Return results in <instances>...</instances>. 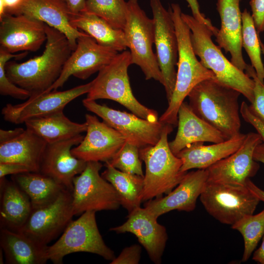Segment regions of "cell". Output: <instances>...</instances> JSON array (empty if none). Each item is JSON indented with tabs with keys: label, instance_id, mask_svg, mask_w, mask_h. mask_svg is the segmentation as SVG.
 <instances>
[{
	"label": "cell",
	"instance_id": "cell-20",
	"mask_svg": "<svg viewBox=\"0 0 264 264\" xmlns=\"http://www.w3.org/2000/svg\"><path fill=\"white\" fill-rule=\"evenodd\" d=\"M83 138L80 134L63 141L47 143L39 173L51 177L72 192L74 177L84 171L87 162L75 157L71 149L79 145Z\"/></svg>",
	"mask_w": 264,
	"mask_h": 264
},
{
	"label": "cell",
	"instance_id": "cell-32",
	"mask_svg": "<svg viewBox=\"0 0 264 264\" xmlns=\"http://www.w3.org/2000/svg\"><path fill=\"white\" fill-rule=\"evenodd\" d=\"M102 176L113 186L116 191L121 205L130 213L140 206L142 202L144 177L123 172L113 167L107 161Z\"/></svg>",
	"mask_w": 264,
	"mask_h": 264
},
{
	"label": "cell",
	"instance_id": "cell-12",
	"mask_svg": "<svg viewBox=\"0 0 264 264\" xmlns=\"http://www.w3.org/2000/svg\"><path fill=\"white\" fill-rule=\"evenodd\" d=\"M154 23V44L158 64L163 78L166 98L169 102L176 79L178 61V42L171 15L160 0H150Z\"/></svg>",
	"mask_w": 264,
	"mask_h": 264
},
{
	"label": "cell",
	"instance_id": "cell-27",
	"mask_svg": "<svg viewBox=\"0 0 264 264\" xmlns=\"http://www.w3.org/2000/svg\"><path fill=\"white\" fill-rule=\"evenodd\" d=\"M0 244L7 264H43L48 261V246L20 232L0 227Z\"/></svg>",
	"mask_w": 264,
	"mask_h": 264
},
{
	"label": "cell",
	"instance_id": "cell-13",
	"mask_svg": "<svg viewBox=\"0 0 264 264\" xmlns=\"http://www.w3.org/2000/svg\"><path fill=\"white\" fill-rule=\"evenodd\" d=\"M74 216L71 191L66 189L53 202L33 209L18 232L47 245L64 231Z\"/></svg>",
	"mask_w": 264,
	"mask_h": 264
},
{
	"label": "cell",
	"instance_id": "cell-38",
	"mask_svg": "<svg viewBox=\"0 0 264 264\" xmlns=\"http://www.w3.org/2000/svg\"><path fill=\"white\" fill-rule=\"evenodd\" d=\"M245 73L252 78L255 83L254 99L249 105L250 110L264 122V82L257 77L256 71L251 65H247Z\"/></svg>",
	"mask_w": 264,
	"mask_h": 264
},
{
	"label": "cell",
	"instance_id": "cell-46",
	"mask_svg": "<svg viewBox=\"0 0 264 264\" xmlns=\"http://www.w3.org/2000/svg\"><path fill=\"white\" fill-rule=\"evenodd\" d=\"M24 129L22 128H16L12 130H0V143L9 141L21 133Z\"/></svg>",
	"mask_w": 264,
	"mask_h": 264
},
{
	"label": "cell",
	"instance_id": "cell-43",
	"mask_svg": "<svg viewBox=\"0 0 264 264\" xmlns=\"http://www.w3.org/2000/svg\"><path fill=\"white\" fill-rule=\"evenodd\" d=\"M30 170L26 166L13 162L0 163V178L5 177L8 175H16L30 172Z\"/></svg>",
	"mask_w": 264,
	"mask_h": 264
},
{
	"label": "cell",
	"instance_id": "cell-21",
	"mask_svg": "<svg viewBox=\"0 0 264 264\" xmlns=\"http://www.w3.org/2000/svg\"><path fill=\"white\" fill-rule=\"evenodd\" d=\"M127 220L122 225L110 230L117 233L134 234L145 248L150 259L159 264L168 240L166 229L146 208L140 206L129 213Z\"/></svg>",
	"mask_w": 264,
	"mask_h": 264
},
{
	"label": "cell",
	"instance_id": "cell-31",
	"mask_svg": "<svg viewBox=\"0 0 264 264\" xmlns=\"http://www.w3.org/2000/svg\"><path fill=\"white\" fill-rule=\"evenodd\" d=\"M11 178L28 196L33 209L53 202L66 189L53 178L40 173H23L13 175Z\"/></svg>",
	"mask_w": 264,
	"mask_h": 264
},
{
	"label": "cell",
	"instance_id": "cell-24",
	"mask_svg": "<svg viewBox=\"0 0 264 264\" xmlns=\"http://www.w3.org/2000/svg\"><path fill=\"white\" fill-rule=\"evenodd\" d=\"M177 120L176 137L169 142L171 150L176 155L195 142L217 143L227 140L221 132L198 117L187 102H183L180 105Z\"/></svg>",
	"mask_w": 264,
	"mask_h": 264
},
{
	"label": "cell",
	"instance_id": "cell-4",
	"mask_svg": "<svg viewBox=\"0 0 264 264\" xmlns=\"http://www.w3.org/2000/svg\"><path fill=\"white\" fill-rule=\"evenodd\" d=\"M181 16L190 29L192 45L201 64L211 70L219 81L239 91L251 104L254 99V80L224 56L221 48L213 43L214 33L210 27L193 16L182 12Z\"/></svg>",
	"mask_w": 264,
	"mask_h": 264
},
{
	"label": "cell",
	"instance_id": "cell-7",
	"mask_svg": "<svg viewBox=\"0 0 264 264\" xmlns=\"http://www.w3.org/2000/svg\"><path fill=\"white\" fill-rule=\"evenodd\" d=\"M123 30L132 64L140 67L146 80L153 79L163 85V76L153 50L154 21L147 16L137 0L127 1L126 20Z\"/></svg>",
	"mask_w": 264,
	"mask_h": 264
},
{
	"label": "cell",
	"instance_id": "cell-42",
	"mask_svg": "<svg viewBox=\"0 0 264 264\" xmlns=\"http://www.w3.org/2000/svg\"><path fill=\"white\" fill-rule=\"evenodd\" d=\"M254 159L264 164V143L258 145L253 154ZM247 187L259 199L264 202V191L257 186L251 180L248 179L246 182Z\"/></svg>",
	"mask_w": 264,
	"mask_h": 264
},
{
	"label": "cell",
	"instance_id": "cell-3",
	"mask_svg": "<svg viewBox=\"0 0 264 264\" xmlns=\"http://www.w3.org/2000/svg\"><path fill=\"white\" fill-rule=\"evenodd\" d=\"M168 10L173 19L177 38V69L173 93L166 110L158 120L164 124L176 126L179 107L193 88L204 80L216 78L211 70L204 67L198 60L191 42V31L181 18L179 5L172 3Z\"/></svg>",
	"mask_w": 264,
	"mask_h": 264
},
{
	"label": "cell",
	"instance_id": "cell-33",
	"mask_svg": "<svg viewBox=\"0 0 264 264\" xmlns=\"http://www.w3.org/2000/svg\"><path fill=\"white\" fill-rule=\"evenodd\" d=\"M242 44L250 60L257 77L264 82V65L261 57V46L259 33L251 15L245 9L242 13Z\"/></svg>",
	"mask_w": 264,
	"mask_h": 264
},
{
	"label": "cell",
	"instance_id": "cell-47",
	"mask_svg": "<svg viewBox=\"0 0 264 264\" xmlns=\"http://www.w3.org/2000/svg\"><path fill=\"white\" fill-rule=\"evenodd\" d=\"M252 260L259 264H264V235L260 246L253 254Z\"/></svg>",
	"mask_w": 264,
	"mask_h": 264
},
{
	"label": "cell",
	"instance_id": "cell-41",
	"mask_svg": "<svg viewBox=\"0 0 264 264\" xmlns=\"http://www.w3.org/2000/svg\"><path fill=\"white\" fill-rule=\"evenodd\" d=\"M252 17L257 32L264 31V0H250Z\"/></svg>",
	"mask_w": 264,
	"mask_h": 264
},
{
	"label": "cell",
	"instance_id": "cell-37",
	"mask_svg": "<svg viewBox=\"0 0 264 264\" xmlns=\"http://www.w3.org/2000/svg\"><path fill=\"white\" fill-rule=\"evenodd\" d=\"M27 54V51L19 54L11 53L0 47V94L1 95H8L21 100H25L30 97L29 91L10 81L5 71V65L11 59L22 58Z\"/></svg>",
	"mask_w": 264,
	"mask_h": 264
},
{
	"label": "cell",
	"instance_id": "cell-6",
	"mask_svg": "<svg viewBox=\"0 0 264 264\" xmlns=\"http://www.w3.org/2000/svg\"><path fill=\"white\" fill-rule=\"evenodd\" d=\"M132 64L130 51L120 53L92 81L86 98L110 99L118 102L136 115L151 122L158 121L157 112L141 104L133 95L128 73Z\"/></svg>",
	"mask_w": 264,
	"mask_h": 264
},
{
	"label": "cell",
	"instance_id": "cell-36",
	"mask_svg": "<svg viewBox=\"0 0 264 264\" xmlns=\"http://www.w3.org/2000/svg\"><path fill=\"white\" fill-rule=\"evenodd\" d=\"M139 148L126 141L121 148L109 161L116 169L126 173L144 176Z\"/></svg>",
	"mask_w": 264,
	"mask_h": 264
},
{
	"label": "cell",
	"instance_id": "cell-16",
	"mask_svg": "<svg viewBox=\"0 0 264 264\" xmlns=\"http://www.w3.org/2000/svg\"><path fill=\"white\" fill-rule=\"evenodd\" d=\"M263 142L257 132L247 133L237 151L206 169L207 181L245 185L247 180L254 176L259 169L253 154L256 147Z\"/></svg>",
	"mask_w": 264,
	"mask_h": 264
},
{
	"label": "cell",
	"instance_id": "cell-9",
	"mask_svg": "<svg viewBox=\"0 0 264 264\" xmlns=\"http://www.w3.org/2000/svg\"><path fill=\"white\" fill-rule=\"evenodd\" d=\"M199 198L211 216L231 225L243 216L253 214L260 201L246 185L208 181Z\"/></svg>",
	"mask_w": 264,
	"mask_h": 264
},
{
	"label": "cell",
	"instance_id": "cell-34",
	"mask_svg": "<svg viewBox=\"0 0 264 264\" xmlns=\"http://www.w3.org/2000/svg\"><path fill=\"white\" fill-rule=\"evenodd\" d=\"M240 232L244 240V251L242 259L245 262L250 258L264 235V209L256 215H247L231 225Z\"/></svg>",
	"mask_w": 264,
	"mask_h": 264
},
{
	"label": "cell",
	"instance_id": "cell-26",
	"mask_svg": "<svg viewBox=\"0 0 264 264\" xmlns=\"http://www.w3.org/2000/svg\"><path fill=\"white\" fill-rule=\"evenodd\" d=\"M46 145L43 139L26 128L14 138L0 143V163L21 164L31 172L39 173Z\"/></svg>",
	"mask_w": 264,
	"mask_h": 264
},
{
	"label": "cell",
	"instance_id": "cell-19",
	"mask_svg": "<svg viewBox=\"0 0 264 264\" xmlns=\"http://www.w3.org/2000/svg\"><path fill=\"white\" fill-rule=\"evenodd\" d=\"M86 135L71 149L76 157L88 161H109L126 141L117 131L94 115H85Z\"/></svg>",
	"mask_w": 264,
	"mask_h": 264
},
{
	"label": "cell",
	"instance_id": "cell-2",
	"mask_svg": "<svg viewBox=\"0 0 264 264\" xmlns=\"http://www.w3.org/2000/svg\"><path fill=\"white\" fill-rule=\"evenodd\" d=\"M241 94L216 78L207 79L191 90L188 95L189 105L198 117L221 132L228 140L240 133Z\"/></svg>",
	"mask_w": 264,
	"mask_h": 264
},
{
	"label": "cell",
	"instance_id": "cell-25",
	"mask_svg": "<svg viewBox=\"0 0 264 264\" xmlns=\"http://www.w3.org/2000/svg\"><path fill=\"white\" fill-rule=\"evenodd\" d=\"M246 136V134L240 133L229 139L209 145H205L201 142L190 144L176 155L182 162L181 171L208 168L237 151Z\"/></svg>",
	"mask_w": 264,
	"mask_h": 264
},
{
	"label": "cell",
	"instance_id": "cell-11",
	"mask_svg": "<svg viewBox=\"0 0 264 264\" xmlns=\"http://www.w3.org/2000/svg\"><path fill=\"white\" fill-rule=\"evenodd\" d=\"M85 108L101 117L107 125L117 131L126 141L139 149L154 146L159 141L165 124L151 122L133 113L121 111L87 98L83 100Z\"/></svg>",
	"mask_w": 264,
	"mask_h": 264
},
{
	"label": "cell",
	"instance_id": "cell-1",
	"mask_svg": "<svg viewBox=\"0 0 264 264\" xmlns=\"http://www.w3.org/2000/svg\"><path fill=\"white\" fill-rule=\"evenodd\" d=\"M47 36L42 54L24 62L8 61L5 73L12 83L29 91L31 96L48 89L59 78L72 50L66 35L46 24Z\"/></svg>",
	"mask_w": 264,
	"mask_h": 264
},
{
	"label": "cell",
	"instance_id": "cell-10",
	"mask_svg": "<svg viewBox=\"0 0 264 264\" xmlns=\"http://www.w3.org/2000/svg\"><path fill=\"white\" fill-rule=\"evenodd\" d=\"M98 161H88L84 171L73 179L72 205L74 216L87 211L114 210L121 205L113 186L99 171Z\"/></svg>",
	"mask_w": 264,
	"mask_h": 264
},
{
	"label": "cell",
	"instance_id": "cell-29",
	"mask_svg": "<svg viewBox=\"0 0 264 264\" xmlns=\"http://www.w3.org/2000/svg\"><path fill=\"white\" fill-rule=\"evenodd\" d=\"M31 131L47 143L63 141L85 132L87 124L73 122L63 111L29 119L24 122Z\"/></svg>",
	"mask_w": 264,
	"mask_h": 264
},
{
	"label": "cell",
	"instance_id": "cell-15",
	"mask_svg": "<svg viewBox=\"0 0 264 264\" xmlns=\"http://www.w3.org/2000/svg\"><path fill=\"white\" fill-rule=\"evenodd\" d=\"M91 85L92 81L65 91L52 90L32 95L21 104H6L1 114L6 121L19 124L31 118L63 111L69 102L88 93Z\"/></svg>",
	"mask_w": 264,
	"mask_h": 264
},
{
	"label": "cell",
	"instance_id": "cell-14",
	"mask_svg": "<svg viewBox=\"0 0 264 264\" xmlns=\"http://www.w3.org/2000/svg\"><path fill=\"white\" fill-rule=\"evenodd\" d=\"M118 54L115 49L99 44L83 32L78 37L76 48L66 62L59 78L44 92L56 90L71 76L85 80L110 63Z\"/></svg>",
	"mask_w": 264,
	"mask_h": 264
},
{
	"label": "cell",
	"instance_id": "cell-40",
	"mask_svg": "<svg viewBox=\"0 0 264 264\" xmlns=\"http://www.w3.org/2000/svg\"><path fill=\"white\" fill-rule=\"evenodd\" d=\"M240 113L243 120L255 128L264 143V122L252 112L249 105L244 101L240 105Z\"/></svg>",
	"mask_w": 264,
	"mask_h": 264
},
{
	"label": "cell",
	"instance_id": "cell-17",
	"mask_svg": "<svg viewBox=\"0 0 264 264\" xmlns=\"http://www.w3.org/2000/svg\"><path fill=\"white\" fill-rule=\"evenodd\" d=\"M46 24L24 14H0V48L9 53L37 51L47 36Z\"/></svg>",
	"mask_w": 264,
	"mask_h": 264
},
{
	"label": "cell",
	"instance_id": "cell-45",
	"mask_svg": "<svg viewBox=\"0 0 264 264\" xmlns=\"http://www.w3.org/2000/svg\"><path fill=\"white\" fill-rule=\"evenodd\" d=\"M71 14H77L85 11L86 0H65Z\"/></svg>",
	"mask_w": 264,
	"mask_h": 264
},
{
	"label": "cell",
	"instance_id": "cell-18",
	"mask_svg": "<svg viewBox=\"0 0 264 264\" xmlns=\"http://www.w3.org/2000/svg\"><path fill=\"white\" fill-rule=\"evenodd\" d=\"M3 12L24 14L58 30L66 35L72 51L76 48L78 37L83 33L70 24L71 13L65 0H16L5 6Z\"/></svg>",
	"mask_w": 264,
	"mask_h": 264
},
{
	"label": "cell",
	"instance_id": "cell-35",
	"mask_svg": "<svg viewBox=\"0 0 264 264\" xmlns=\"http://www.w3.org/2000/svg\"><path fill=\"white\" fill-rule=\"evenodd\" d=\"M85 12L100 17L115 28L123 30L126 20L127 1L86 0Z\"/></svg>",
	"mask_w": 264,
	"mask_h": 264
},
{
	"label": "cell",
	"instance_id": "cell-44",
	"mask_svg": "<svg viewBox=\"0 0 264 264\" xmlns=\"http://www.w3.org/2000/svg\"><path fill=\"white\" fill-rule=\"evenodd\" d=\"M191 8L193 17L199 22L204 23L210 27L214 33L217 34L218 29L214 26L209 19L201 13L198 0H185Z\"/></svg>",
	"mask_w": 264,
	"mask_h": 264
},
{
	"label": "cell",
	"instance_id": "cell-30",
	"mask_svg": "<svg viewBox=\"0 0 264 264\" xmlns=\"http://www.w3.org/2000/svg\"><path fill=\"white\" fill-rule=\"evenodd\" d=\"M70 22L73 27L87 33L100 45L118 52L127 48L123 30L114 28L94 14L85 11L71 14Z\"/></svg>",
	"mask_w": 264,
	"mask_h": 264
},
{
	"label": "cell",
	"instance_id": "cell-48",
	"mask_svg": "<svg viewBox=\"0 0 264 264\" xmlns=\"http://www.w3.org/2000/svg\"><path fill=\"white\" fill-rule=\"evenodd\" d=\"M260 44H261V46L262 53L264 56V44L262 42L261 40H260Z\"/></svg>",
	"mask_w": 264,
	"mask_h": 264
},
{
	"label": "cell",
	"instance_id": "cell-22",
	"mask_svg": "<svg viewBox=\"0 0 264 264\" xmlns=\"http://www.w3.org/2000/svg\"><path fill=\"white\" fill-rule=\"evenodd\" d=\"M207 181L206 169L187 172L174 190L165 197L148 200L144 207L156 218L174 210L192 211Z\"/></svg>",
	"mask_w": 264,
	"mask_h": 264
},
{
	"label": "cell",
	"instance_id": "cell-8",
	"mask_svg": "<svg viewBox=\"0 0 264 264\" xmlns=\"http://www.w3.org/2000/svg\"><path fill=\"white\" fill-rule=\"evenodd\" d=\"M95 213L87 211L78 219L72 220L57 242L47 246L48 260L61 264L65 256L76 252H88L107 260H113L115 258L113 251L105 244L99 232Z\"/></svg>",
	"mask_w": 264,
	"mask_h": 264
},
{
	"label": "cell",
	"instance_id": "cell-5",
	"mask_svg": "<svg viewBox=\"0 0 264 264\" xmlns=\"http://www.w3.org/2000/svg\"><path fill=\"white\" fill-rule=\"evenodd\" d=\"M173 125L165 124L161 137L154 146L139 149V156L145 164L142 201L162 197L171 192L187 172L181 171L182 162L171 150L168 136Z\"/></svg>",
	"mask_w": 264,
	"mask_h": 264
},
{
	"label": "cell",
	"instance_id": "cell-28",
	"mask_svg": "<svg viewBox=\"0 0 264 264\" xmlns=\"http://www.w3.org/2000/svg\"><path fill=\"white\" fill-rule=\"evenodd\" d=\"M2 187L0 220L1 227L19 231L33 210L28 196L13 180L0 178Z\"/></svg>",
	"mask_w": 264,
	"mask_h": 264
},
{
	"label": "cell",
	"instance_id": "cell-39",
	"mask_svg": "<svg viewBox=\"0 0 264 264\" xmlns=\"http://www.w3.org/2000/svg\"><path fill=\"white\" fill-rule=\"evenodd\" d=\"M141 253L139 245L133 244L125 247L118 257L111 261V264H137Z\"/></svg>",
	"mask_w": 264,
	"mask_h": 264
},
{
	"label": "cell",
	"instance_id": "cell-23",
	"mask_svg": "<svg viewBox=\"0 0 264 264\" xmlns=\"http://www.w3.org/2000/svg\"><path fill=\"white\" fill-rule=\"evenodd\" d=\"M242 0H218L217 9L221 25L215 36L216 41L221 48L231 55V62L240 70L245 71L247 64L242 53Z\"/></svg>",
	"mask_w": 264,
	"mask_h": 264
}]
</instances>
